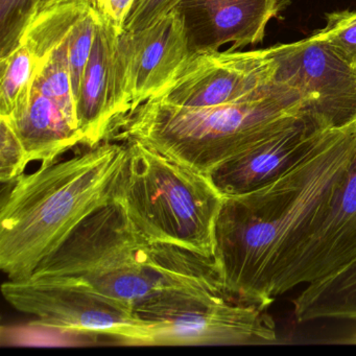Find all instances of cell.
Returning <instances> with one entry per match:
<instances>
[{"label": "cell", "mask_w": 356, "mask_h": 356, "mask_svg": "<svg viewBox=\"0 0 356 356\" xmlns=\"http://www.w3.org/2000/svg\"><path fill=\"white\" fill-rule=\"evenodd\" d=\"M0 116L11 118L30 101L37 59L26 43L0 59Z\"/></svg>", "instance_id": "cell-17"}, {"label": "cell", "mask_w": 356, "mask_h": 356, "mask_svg": "<svg viewBox=\"0 0 356 356\" xmlns=\"http://www.w3.org/2000/svg\"><path fill=\"white\" fill-rule=\"evenodd\" d=\"M181 0H135L122 32H137L168 15Z\"/></svg>", "instance_id": "cell-21"}, {"label": "cell", "mask_w": 356, "mask_h": 356, "mask_svg": "<svg viewBox=\"0 0 356 356\" xmlns=\"http://www.w3.org/2000/svg\"><path fill=\"white\" fill-rule=\"evenodd\" d=\"M124 143L114 203L149 243L175 245L213 259L224 195L206 175L138 141Z\"/></svg>", "instance_id": "cell-5"}, {"label": "cell", "mask_w": 356, "mask_h": 356, "mask_svg": "<svg viewBox=\"0 0 356 356\" xmlns=\"http://www.w3.org/2000/svg\"><path fill=\"white\" fill-rule=\"evenodd\" d=\"M126 143L104 141L10 183L0 209V268L28 279L74 231L113 202Z\"/></svg>", "instance_id": "cell-3"}, {"label": "cell", "mask_w": 356, "mask_h": 356, "mask_svg": "<svg viewBox=\"0 0 356 356\" xmlns=\"http://www.w3.org/2000/svg\"><path fill=\"white\" fill-rule=\"evenodd\" d=\"M331 128L337 127L303 116L220 164L208 177L224 197L249 193L289 170Z\"/></svg>", "instance_id": "cell-13"}, {"label": "cell", "mask_w": 356, "mask_h": 356, "mask_svg": "<svg viewBox=\"0 0 356 356\" xmlns=\"http://www.w3.org/2000/svg\"><path fill=\"white\" fill-rule=\"evenodd\" d=\"M270 51L275 80L299 92L306 113L330 127L356 122V68L316 33Z\"/></svg>", "instance_id": "cell-9"}, {"label": "cell", "mask_w": 356, "mask_h": 356, "mask_svg": "<svg viewBox=\"0 0 356 356\" xmlns=\"http://www.w3.org/2000/svg\"><path fill=\"white\" fill-rule=\"evenodd\" d=\"M8 120L22 139L30 162H40L41 168L58 161L60 156L84 141L78 120L34 87L26 107Z\"/></svg>", "instance_id": "cell-15"}, {"label": "cell", "mask_w": 356, "mask_h": 356, "mask_svg": "<svg viewBox=\"0 0 356 356\" xmlns=\"http://www.w3.org/2000/svg\"><path fill=\"white\" fill-rule=\"evenodd\" d=\"M1 293L18 312L34 316L33 326L99 335L128 346H153L155 328L122 302L59 281L8 280Z\"/></svg>", "instance_id": "cell-6"}, {"label": "cell", "mask_w": 356, "mask_h": 356, "mask_svg": "<svg viewBox=\"0 0 356 356\" xmlns=\"http://www.w3.org/2000/svg\"><path fill=\"white\" fill-rule=\"evenodd\" d=\"M305 115L299 92L275 80L250 99L213 107L149 99L122 118L110 140L138 141L208 176Z\"/></svg>", "instance_id": "cell-4"}, {"label": "cell", "mask_w": 356, "mask_h": 356, "mask_svg": "<svg viewBox=\"0 0 356 356\" xmlns=\"http://www.w3.org/2000/svg\"><path fill=\"white\" fill-rule=\"evenodd\" d=\"M191 57L182 19L176 10L143 30L122 32L112 78L114 131L129 112L162 92Z\"/></svg>", "instance_id": "cell-8"}, {"label": "cell", "mask_w": 356, "mask_h": 356, "mask_svg": "<svg viewBox=\"0 0 356 356\" xmlns=\"http://www.w3.org/2000/svg\"><path fill=\"white\" fill-rule=\"evenodd\" d=\"M40 3L41 0H0V59L19 47Z\"/></svg>", "instance_id": "cell-18"}, {"label": "cell", "mask_w": 356, "mask_h": 356, "mask_svg": "<svg viewBox=\"0 0 356 356\" xmlns=\"http://www.w3.org/2000/svg\"><path fill=\"white\" fill-rule=\"evenodd\" d=\"M293 306L299 323L356 321V260L332 276L305 285Z\"/></svg>", "instance_id": "cell-16"}, {"label": "cell", "mask_w": 356, "mask_h": 356, "mask_svg": "<svg viewBox=\"0 0 356 356\" xmlns=\"http://www.w3.org/2000/svg\"><path fill=\"white\" fill-rule=\"evenodd\" d=\"M28 279L80 285L135 312L168 291L226 296L213 259L149 243L114 202L89 216Z\"/></svg>", "instance_id": "cell-2"}, {"label": "cell", "mask_w": 356, "mask_h": 356, "mask_svg": "<svg viewBox=\"0 0 356 356\" xmlns=\"http://www.w3.org/2000/svg\"><path fill=\"white\" fill-rule=\"evenodd\" d=\"M136 314L155 328L153 346L264 345L277 341L266 309L222 293L175 291L141 306Z\"/></svg>", "instance_id": "cell-7"}, {"label": "cell", "mask_w": 356, "mask_h": 356, "mask_svg": "<svg viewBox=\"0 0 356 356\" xmlns=\"http://www.w3.org/2000/svg\"><path fill=\"white\" fill-rule=\"evenodd\" d=\"M91 3L99 16L122 34L135 0H91Z\"/></svg>", "instance_id": "cell-22"}, {"label": "cell", "mask_w": 356, "mask_h": 356, "mask_svg": "<svg viewBox=\"0 0 356 356\" xmlns=\"http://www.w3.org/2000/svg\"><path fill=\"white\" fill-rule=\"evenodd\" d=\"M356 155V122L331 128L274 180L224 197L214 235V264L229 299L266 309L272 289L307 239Z\"/></svg>", "instance_id": "cell-1"}, {"label": "cell", "mask_w": 356, "mask_h": 356, "mask_svg": "<svg viewBox=\"0 0 356 356\" xmlns=\"http://www.w3.org/2000/svg\"><path fill=\"white\" fill-rule=\"evenodd\" d=\"M66 1H70V0H41L40 8H39V12L42 11V10L47 9V8L51 7V6L57 5V3H66Z\"/></svg>", "instance_id": "cell-23"}, {"label": "cell", "mask_w": 356, "mask_h": 356, "mask_svg": "<svg viewBox=\"0 0 356 356\" xmlns=\"http://www.w3.org/2000/svg\"><path fill=\"white\" fill-rule=\"evenodd\" d=\"M289 0H181L180 14L191 55L259 44L266 26L289 6Z\"/></svg>", "instance_id": "cell-12"}, {"label": "cell", "mask_w": 356, "mask_h": 356, "mask_svg": "<svg viewBox=\"0 0 356 356\" xmlns=\"http://www.w3.org/2000/svg\"><path fill=\"white\" fill-rule=\"evenodd\" d=\"M333 51L356 68V11L334 12L326 16V26L316 32Z\"/></svg>", "instance_id": "cell-19"}, {"label": "cell", "mask_w": 356, "mask_h": 356, "mask_svg": "<svg viewBox=\"0 0 356 356\" xmlns=\"http://www.w3.org/2000/svg\"><path fill=\"white\" fill-rule=\"evenodd\" d=\"M356 260V155L316 225L272 289L273 299L332 276Z\"/></svg>", "instance_id": "cell-11"}, {"label": "cell", "mask_w": 356, "mask_h": 356, "mask_svg": "<svg viewBox=\"0 0 356 356\" xmlns=\"http://www.w3.org/2000/svg\"><path fill=\"white\" fill-rule=\"evenodd\" d=\"M120 35L112 24L99 16L92 51L76 99V115L84 138L83 145L88 147L109 141L115 128L112 78Z\"/></svg>", "instance_id": "cell-14"}, {"label": "cell", "mask_w": 356, "mask_h": 356, "mask_svg": "<svg viewBox=\"0 0 356 356\" xmlns=\"http://www.w3.org/2000/svg\"><path fill=\"white\" fill-rule=\"evenodd\" d=\"M30 163L28 152L8 118L0 116V181L12 183Z\"/></svg>", "instance_id": "cell-20"}, {"label": "cell", "mask_w": 356, "mask_h": 356, "mask_svg": "<svg viewBox=\"0 0 356 356\" xmlns=\"http://www.w3.org/2000/svg\"><path fill=\"white\" fill-rule=\"evenodd\" d=\"M275 74L270 47L199 54L191 56L174 81L152 99L188 108L238 103L272 84Z\"/></svg>", "instance_id": "cell-10"}]
</instances>
